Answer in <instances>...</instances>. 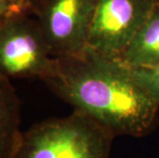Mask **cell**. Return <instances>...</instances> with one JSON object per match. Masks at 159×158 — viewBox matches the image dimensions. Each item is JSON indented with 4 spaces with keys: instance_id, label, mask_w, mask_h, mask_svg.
I'll return each instance as SVG.
<instances>
[{
    "instance_id": "1",
    "label": "cell",
    "mask_w": 159,
    "mask_h": 158,
    "mask_svg": "<svg viewBox=\"0 0 159 158\" xmlns=\"http://www.w3.org/2000/svg\"><path fill=\"white\" fill-rule=\"evenodd\" d=\"M43 82L73 110L89 115L115 138H143L159 125V104L118 59L89 48L79 56L57 58L55 71Z\"/></svg>"
},
{
    "instance_id": "2",
    "label": "cell",
    "mask_w": 159,
    "mask_h": 158,
    "mask_svg": "<svg viewBox=\"0 0 159 158\" xmlns=\"http://www.w3.org/2000/svg\"><path fill=\"white\" fill-rule=\"evenodd\" d=\"M114 139L102 124L73 110L24 132L15 158H110Z\"/></svg>"
},
{
    "instance_id": "3",
    "label": "cell",
    "mask_w": 159,
    "mask_h": 158,
    "mask_svg": "<svg viewBox=\"0 0 159 158\" xmlns=\"http://www.w3.org/2000/svg\"><path fill=\"white\" fill-rule=\"evenodd\" d=\"M57 58L38 22L29 13L0 24V74L6 78H37L42 81L55 71Z\"/></svg>"
},
{
    "instance_id": "4",
    "label": "cell",
    "mask_w": 159,
    "mask_h": 158,
    "mask_svg": "<svg viewBox=\"0 0 159 158\" xmlns=\"http://www.w3.org/2000/svg\"><path fill=\"white\" fill-rule=\"evenodd\" d=\"M97 0H44L37 22L55 58L79 56L89 48Z\"/></svg>"
},
{
    "instance_id": "5",
    "label": "cell",
    "mask_w": 159,
    "mask_h": 158,
    "mask_svg": "<svg viewBox=\"0 0 159 158\" xmlns=\"http://www.w3.org/2000/svg\"><path fill=\"white\" fill-rule=\"evenodd\" d=\"M157 0H97L89 48L119 59Z\"/></svg>"
},
{
    "instance_id": "6",
    "label": "cell",
    "mask_w": 159,
    "mask_h": 158,
    "mask_svg": "<svg viewBox=\"0 0 159 158\" xmlns=\"http://www.w3.org/2000/svg\"><path fill=\"white\" fill-rule=\"evenodd\" d=\"M22 137L21 101L11 79L0 74V158H15Z\"/></svg>"
},
{
    "instance_id": "7",
    "label": "cell",
    "mask_w": 159,
    "mask_h": 158,
    "mask_svg": "<svg viewBox=\"0 0 159 158\" xmlns=\"http://www.w3.org/2000/svg\"><path fill=\"white\" fill-rule=\"evenodd\" d=\"M118 60L129 68L159 67V2Z\"/></svg>"
},
{
    "instance_id": "8",
    "label": "cell",
    "mask_w": 159,
    "mask_h": 158,
    "mask_svg": "<svg viewBox=\"0 0 159 158\" xmlns=\"http://www.w3.org/2000/svg\"><path fill=\"white\" fill-rule=\"evenodd\" d=\"M129 70L134 79L144 92L159 104V67L129 68Z\"/></svg>"
},
{
    "instance_id": "9",
    "label": "cell",
    "mask_w": 159,
    "mask_h": 158,
    "mask_svg": "<svg viewBox=\"0 0 159 158\" xmlns=\"http://www.w3.org/2000/svg\"><path fill=\"white\" fill-rule=\"evenodd\" d=\"M38 0H0V24L19 15L36 11Z\"/></svg>"
},
{
    "instance_id": "10",
    "label": "cell",
    "mask_w": 159,
    "mask_h": 158,
    "mask_svg": "<svg viewBox=\"0 0 159 158\" xmlns=\"http://www.w3.org/2000/svg\"><path fill=\"white\" fill-rule=\"evenodd\" d=\"M157 2H159V0H157Z\"/></svg>"
}]
</instances>
